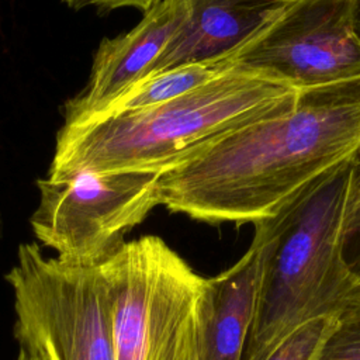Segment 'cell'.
<instances>
[{"label": "cell", "instance_id": "obj_1", "mask_svg": "<svg viewBox=\"0 0 360 360\" xmlns=\"http://www.w3.org/2000/svg\"><path fill=\"white\" fill-rule=\"evenodd\" d=\"M349 159H360V76L294 90L194 145L160 169L159 201L212 225L256 224Z\"/></svg>", "mask_w": 360, "mask_h": 360}, {"label": "cell", "instance_id": "obj_2", "mask_svg": "<svg viewBox=\"0 0 360 360\" xmlns=\"http://www.w3.org/2000/svg\"><path fill=\"white\" fill-rule=\"evenodd\" d=\"M359 163L335 165L253 224L260 278L242 360H267L294 329L338 315L360 295V284L342 257Z\"/></svg>", "mask_w": 360, "mask_h": 360}, {"label": "cell", "instance_id": "obj_3", "mask_svg": "<svg viewBox=\"0 0 360 360\" xmlns=\"http://www.w3.org/2000/svg\"><path fill=\"white\" fill-rule=\"evenodd\" d=\"M291 91L231 69L160 104L63 124L48 174L160 170L204 139L274 108Z\"/></svg>", "mask_w": 360, "mask_h": 360}, {"label": "cell", "instance_id": "obj_4", "mask_svg": "<svg viewBox=\"0 0 360 360\" xmlns=\"http://www.w3.org/2000/svg\"><path fill=\"white\" fill-rule=\"evenodd\" d=\"M100 266L115 360H198L195 316L204 277L155 235L125 242Z\"/></svg>", "mask_w": 360, "mask_h": 360}, {"label": "cell", "instance_id": "obj_5", "mask_svg": "<svg viewBox=\"0 0 360 360\" xmlns=\"http://www.w3.org/2000/svg\"><path fill=\"white\" fill-rule=\"evenodd\" d=\"M20 349L38 360H115L110 297L101 266L46 257L21 243L6 274Z\"/></svg>", "mask_w": 360, "mask_h": 360}, {"label": "cell", "instance_id": "obj_6", "mask_svg": "<svg viewBox=\"0 0 360 360\" xmlns=\"http://www.w3.org/2000/svg\"><path fill=\"white\" fill-rule=\"evenodd\" d=\"M156 169L48 174L30 218L35 238L56 257L98 266L125 243L124 236L160 205Z\"/></svg>", "mask_w": 360, "mask_h": 360}, {"label": "cell", "instance_id": "obj_7", "mask_svg": "<svg viewBox=\"0 0 360 360\" xmlns=\"http://www.w3.org/2000/svg\"><path fill=\"white\" fill-rule=\"evenodd\" d=\"M359 14L360 0H290L222 63L294 90L359 77Z\"/></svg>", "mask_w": 360, "mask_h": 360}, {"label": "cell", "instance_id": "obj_8", "mask_svg": "<svg viewBox=\"0 0 360 360\" xmlns=\"http://www.w3.org/2000/svg\"><path fill=\"white\" fill-rule=\"evenodd\" d=\"M184 18V0H160L131 31L104 39L94 55L87 86L66 103L65 124L83 122L104 112L145 80Z\"/></svg>", "mask_w": 360, "mask_h": 360}, {"label": "cell", "instance_id": "obj_9", "mask_svg": "<svg viewBox=\"0 0 360 360\" xmlns=\"http://www.w3.org/2000/svg\"><path fill=\"white\" fill-rule=\"evenodd\" d=\"M184 1L183 25L163 49L149 76L181 65L225 60L290 0Z\"/></svg>", "mask_w": 360, "mask_h": 360}, {"label": "cell", "instance_id": "obj_10", "mask_svg": "<svg viewBox=\"0 0 360 360\" xmlns=\"http://www.w3.org/2000/svg\"><path fill=\"white\" fill-rule=\"evenodd\" d=\"M259 278V252L252 243L229 269L204 278L195 316L198 360H242L256 311Z\"/></svg>", "mask_w": 360, "mask_h": 360}, {"label": "cell", "instance_id": "obj_11", "mask_svg": "<svg viewBox=\"0 0 360 360\" xmlns=\"http://www.w3.org/2000/svg\"><path fill=\"white\" fill-rule=\"evenodd\" d=\"M226 70L222 62L190 63L152 75L122 94L101 114L136 110L169 101L211 82Z\"/></svg>", "mask_w": 360, "mask_h": 360}, {"label": "cell", "instance_id": "obj_12", "mask_svg": "<svg viewBox=\"0 0 360 360\" xmlns=\"http://www.w3.org/2000/svg\"><path fill=\"white\" fill-rule=\"evenodd\" d=\"M336 315L314 318L294 329L267 360H316L335 325Z\"/></svg>", "mask_w": 360, "mask_h": 360}, {"label": "cell", "instance_id": "obj_13", "mask_svg": "<svg viewBox=\"0 0 360 360\" xmlns=\"http://www.w3.org/2000/svg\"><path fill=\"white\" fill-rule=\"evenodd\" d=\"M316 360H360V295L336 315Z\"/></svg>", "mask_w": 360, "mask_h": 360}, {"label": "cell", "instance_id": "obj_14", "mask_svg": "<svg viewBox=\"0 0 360 360\" xmlns=\"http://www.w3.org/2000/svg\"><path fill=\"white\" fill-rule=\"evenodd\" d=\"M342 257L352 276L360 284V167L346 218Z\"/></svg>", "mask_w": 360, "mask_h": 360}, {"label": "cell", "instance_id": "obj_15", "mask_svg": "<svg viewBox=\"0 0 360 360\" xmlns=\"http://www.w3.org/2000/svg\"><path fill=\"white\" fill-rule=\"evenodd\" d=\"M69 4H93L103 8H121L134 7L142 11H148L160 0H65Z\"/></svg>", "mask_w": 360, "mask_h": 360}, {"label": "cell", "instance_id": "obj_16", "mask_svg": "<svg viewBox=\"0 0 360 360\" xmlns=\"http://www.w3.org/2000/svg\"><path fill=\"white\" fill-rule=\"evenodd\" d=\"M17 360H38V359L32 357L31 354H28L27 352H24V350H21V349H20L18 356H17Z\"/></svg>", "mask_w": 360, "mask_h": 360}, {"label": "cell", "instance_id": "obj_17", "mask_svg": "<svg viewBox=\"0 0 360 360\" xmlns=\"http://www.w3.org/2000/svg\"><path fill=\"white\" fill-rule=\"evenodd\" d=\"M357 27H359V32H360V14H359V22H357Z\"/></svg>", "mask_w": 360, "mask_h": 360}, {"label": "cell", "instance_id": "obj_18", "mask_svg": "<svg viewBox=\"0 0 360 360\" xmlns=\"http://www.w3.org/2000/svg\"><path fill=\"white\" fill-rule=\"evenodd\" d=\"M359 167H360V163H359Z\"/></svg>", "mask_w": 360, "mask_h": 360}]
</instances>
